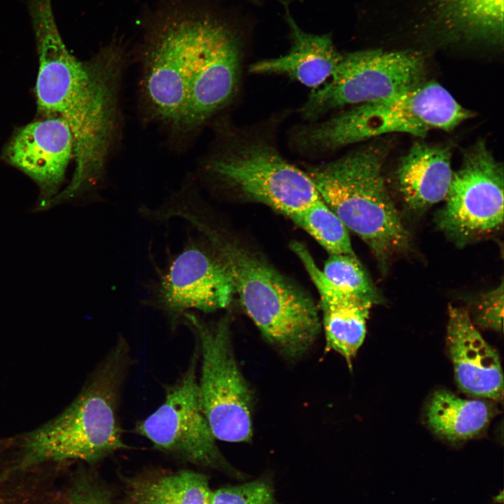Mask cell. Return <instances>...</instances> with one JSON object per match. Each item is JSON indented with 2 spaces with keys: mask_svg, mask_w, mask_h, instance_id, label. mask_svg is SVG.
Here are the masks:
<instances>
[{
  "mask_svg": "<svg viewBox=\"0 0 504 504\" xmlns=\"http://www.w3.org/2000/svg\"><path fill=\"white\" fill-rule=\"evenodd\" d=\"M28 8L38 56V113L64 120L74 143L73 176L51 201L52 208L83 200L104 181L120 134L123 64L118 55H99L90 61L74 56L59 32L51 0H28Z\"/></svg>",
  "mask_w": 504,
  "mask_h": 504,
  "instance_id": "cell-1",
  "label": "cell"
},
{
  "mask_svg": "<svg viewBox=\"0 0 504 504\" xmlns=\"http://www.w3.org/2000/svg\"><path fill=\"white\" fill-rule=\"evenodd\" d=\"M129 361L127 344L120 338L67 407L16 435L22 463L27 467L76 461L93 463L126 448L117 414Z\"/></svg>",
  "mask_w": 504,
  "mask_h": 504,
  "instance_id": "cell-2",
  "label": "cell"
},
{
  "mask_svg": "<svg viewBox=\"0 0 504 504\" xmlns=\"http://www.w3.org/2000/svg\"><path fill=\"white\" fill-rule=\"evenodd\" d=\"M192 225L230 275L234 293L263 337L284 357L300 358L321 330L313 300L262 258L223 237L203 218Z\"/></svg>",
  "mask_w": 504,
  "mask_h": 504,
  "instance_id": "cell-3",
  "label": "cell"
},
{
  "mask_svg": "<svg viewBox=\"0 0 504 504\" xmlns=\"http://www.w3.org/2000/svg\"><path fill=\"white\" fill-rule=\"evenodd\" d=\"M385 157L381 146H368L306 172L324 203L382 265L410 246L409 232L385 186Z\"/></svg>",
  "mask_w": 504,
  "mask_h": 504,
  "instance_id": "cell-4",
  "label": "cell"
},
{
  "mask_svg": "<svg viewBox=\"0 0 504 504\" xmlns=\"http://www.w3.org/2000/svg\"><path fill=\"white\" fill-rule=\"evenodd\" d=\"M472 116L443 86L425 80L393 97L355 105L303 128L298 140L304 148L330 150L388 133L424 137L430 130L449 132Z\"/></svg>",
  "mask_w": 504,
  "mask_h": 504,
  "instance_id": "cell-5",
  "label": "cell"
},
{
  "mask_svg": "<svg viewBox=\"0 0 504 504\" xmlns=\"http://www.w3.org/2000/svg\"><path fill=\"white\" fill-rule=\"evenodd\" d=\"M182 317L200 347V396L214 438L228 442L250 441L253 396L234 354L230 317L213 324L189 312Z\"/></svg>",
  "mask_w": 504,
  "mask_h": 504,
  "instance_id": "cell-6",
  "label": "cell"
},
{
  "mask_svg": "<svg viewBox=\"0 0 504 504\" xmlns=\"http://www.w3.org/2000/svg\"><path fill=\"white\" fill-rule=\"evenodd\" d=\"M425 77V61L411 50H369L342 56L331 77L313 89L301 112L314 119L346 106L376 102L417 86Z\"/></svg>",
  "mask_w": 504,
  "mask_h": 504,
  "instance_id": "cell-7",
  "label": "cell"
},
{
  "mask_svg": "<svg viewBox=\"0 0 504 504\" xmlns=\"http://www.w3.org/2000/svg\"><path fill=\"white\" fill-rule=\"evenodd\" d=\"M204 172L290 218L321 200L311 178L274 148L251 143L211 155Z\"/></svg>",
  "mask_w": 504,
  "mask_h": 504,
  "instance_id": "cell-8",
  "label": "cell"
},
{
  "mask_svg": "<svg viewBox=\"0 0 504 504\" xmlns=\"http://www.w3.org/2000/svg\"><path fill=\"white\" fill-rule=\"evenodd\" d=\"M198 359L197 346L184 373L167 387L163 403L139 421L135 431L158 450L196 465L225 468L200 400Z\"/></svg>",
  "mask_w": 504,
  "mask_h": 504,
  "instance_id": "cell-9",
  "label": "cell"
},
{
  "mask_svg": "<svg viewBox=\"0 0 504 504\" xmlns=\"http://www.w3.org/2000/svg\"><path fill=\"white\" fill-rule=\"evenodd\" d=\"M503 168L479 140L453 172L438 225L459 242L498 230L503 223Z\"/></svg>",
  "mask_w": 504,
  "mask_h": 504,
  "instance_id": "cell-10",
  "label": "cell"
},
{
  "mask_svg": "<svg viewBox=\"0 0 504 504\" xmlns=\"http://www.w3.org/2000/svg\"><path fill=\"white\" fill-rule=\"evenodd\" d=\"M197 20L172 22L151 41L142 64L140 97L150 120L180 132L192 76Z\"/></svg>",
  "mask_w": 504,
  "mask_h": 504,
  "instance_id": "cell-11",
  "label": "cell"
},
{
  "mask_svg": "<svg viewBox=\"0 0 504 504\" xmlns=\"http://www.w3.org/2000/svg\"><path fill=\"white\" fill-rule=\"evenodd\" d=\"M240 49L235 36L210 19L197 20L192 76L180 134L196 132L234 97L239 78Z\"/></svg>",
  "mask_w": 504,
  "mask_h": 504,
  "instance_id": "cell-12",
  "label": "cell"
},
{
  "mask_svg": "<svg viewBox=\"0 0 504 504\" xmlns=\"http://www.w3.org/2000/svg\"><path fill=\"white\" fill-rule=\"evenodd\" d=\"M190 239L159 274L155 302L173 320L190 309L212 312L227 307L234 294L225 266L211 246Z\"/></svg>",
  "mask_w": 504,
  "mask_h": 504,
  "instance_id": "cell-13",
  "label": "cell"
},
{
  "mask_svg": "<svg viewBox=\"0 0 504 504\" xmlns=\"http://www.w3.org/2000/svg\"><path fill=\"white\" fill-rule=\"evenodd\" d=\"M2 157L38 187L39 196L33 211H46L59 192L74 158L73 137L62 119L40 118L15 131Z\"/></svg>",
  "mask_w": 504,
  "mask_h": 504,
  "instance_id": "cell-14",
  "label": "cell"
},
{
  "mask_svg": "<svg viewBox=\"0 0 504 504\" xmlns=\"http://www.w3.org/2000/svg\"><path fill=\"white\" fill-rule=\"evenodd\" d=\"M447 344L455 379L462 391L476 397L502 398L503 379L499 357L463 308L449 307Z\"/></svg>",
  "mask_w": 504,
  "mask_h": 504,
  "instance_id": "cell-15",
  "label": "cell"
},
{
  "mask_svg": "<svg viewBox=\"0 0 504 504\" xmlns=\"http://www.w3.org/2000/svg\"><path fill=\"white\" fill-rule=\"evenodd\" d=\"M290 248L298 257L320 296L326 346L343 356L351 365L362 345L372 303L342 292L323 274L307 248L294 241Z\"/></svg>",
  "mask_w": 504,
  "mask_h": 504,
  "instance_id": "cell-16",
  "label": "cell"
},
{
  "mask_svg": "<svg viewBox=\"0 0 504 504\" xmlns=\"http://www.w3.org/2000/svg\"><path fill=\"white\" fill-rule=\"evenodd\" d=\"M292 38L289 51L278 57L257 62L250 67L253 74L286 75L316 89L333 74L342 55L334 46L329 34L316 35L301 29L287 14Z\"/></svg>",
  "mask_w": 504,
  "mask_h": 504,
  "instance_id": "cell-17",
  "label": "cell"
},
{
  "mask_svg": "<svg viewBox=\"0 0 504 504\" xmlns=\"http://www.w3.org/2000/svg\"><path fill=\"white\" fill-rule=\"evenodd\" d=\"M398 168L400 191L413 210L424 211L445 199L453 174L449 147L415 143Z\"/></svg>",
  "mask_w": 504,
  "mask_h": 504,
  "instance_id": "cell-18",
  "label": "cell"
},
{
  "mask_svg": "<svg viewBox=\"0 0 504 504\" xmlns=\"http://www.w3.org/2000/svg\"><path fill=\"white\" fill-rule=\"evenodd\" d=\"M206 475L190 470L127 479L121 504H210Z\"/></svg>",
  "mask_w": 504,
  "mask_h": 504,
  "instance_id": "cell-19",
  "label": "cell"
},
{
  "mask_svg": "<svg viewBox=\"0 0 504 504\" xmlns=\"http://www.w3.org/2000/svg\"><path fill=\"white\" fill-rule=\"evenodd\" d=\"M491 411L480 400L461 398L451 391H436L427 407V423L440 438L462 441L478 435L487 425Z\"/></svg>",
  "mask_w": 504,
  "mask_h": 504,
  "instance_id": "cell-20",
  "label": "cell"
},
{
  "mask_svg": "<svg viewBox=\"0 0 504 504\" xmlns=\"http://www.w3.org/2000/svg\"><path fill=\"white\" fill-rule=\"evenodd\" d=\"M436 14L470 38L499 42L503 33V0H435Z\"/></svg>",
  "mask_w": 504,
  "mask_h": 504,
  "instance_id": "cell-21",
  "label": "cell"
},
{
  "mask_svg": "<svg viewBox=\"0 0 504 504\" xmlns=\"http://www.w3.org/2000/svg\"><path fill=\"white\" fill-rule=\"evenodd\" d=\"M290 219L312 236L329 254L356 255L348 229L322 199Z\"/></svg>",
  "mask_w": 504,
  "mask_h": 504,
  "instance_id": "cell-22",
  "label": "cell"
},
{
  "mask_svg": "<svg viewBox=\"0 0 504 504\" xmlns=\"http://www.w3.org/2000/svg\"><path fill=\"white\" fill-rule=\"evenodd\" d=\"M321 271L348 295L372 304L381 302L380 295L356 255L330 254Z\"/></svg>",
  "mask_w": 504,
  "mask_h": 504,
  "instance_id": "cell-23",
  "label": "cell"
},
{
  "mask_svg": "<svg viewBox=\"0 0 504 504\" xmlns=\"http://www.w3.org/2000/svg\"><path fill=\"white\" fill-rule=\"evenodd\" d=\"M210 504H276V502L269 484L256 480L212 492Z\"/></svg>",
  "mask_w": 504,
  "mask_h": 504,
  "instance_id": "cell-24",
  "label": "cell"
},
{
  "mask_svg": "<svg viewBox=\"0 0 504 504\" xmlns=\"http://www.w3.org/2000/svg\"><path fill=\"white\" fill-rule=\"evenodd\" d=\"M65 504H113L106 488L88 471H78L64 489Z\"/></svg>",
  "mask_w": 504,
  "mask_h": 504,
  "instance_id": "cell-25",
  "label": "cell"
},
{
  "mask_svg": "<svg viewBox=\"0 0 504 504\" xmlns=\"http://www.w3.org/2000/svg\"><path fill=\"white\" fill-rule=\"evenodd\" d=\"M503 281L483 294L476 308L475 322L481 327L495 331L503 330Z\"/></svg>",
  "mask_w": 504,
  "mask_h": 504,
  "instance_id": "cell-26",
  "label": "cell"
},
{
  "mask_svg": "<svg viewBox=\"0 0 504 504\" xmlns=\"http://www.w3.org/2000/svg\"><path fill=\"white\" fill-rule=\"evenodd\" d=\"M0 504H3V500H2V497H1V491H0Z\"/></svg>",
  "mask_w": 504,
  "mask_h": 504,
  "instance_id": "cell-27",
  "label": "cell"
},
{
  "mask_svg": "<svg viewBox=\"0 0 504 504\" xmlns=\"http://www.w3.org/2000/svg\"><path fill=\"white\" fill-rule=\"evenodd\" d=\"M183 204H186V203H183ZM180 205H181V204H180ZM178 206H179V205H178ZM177 206H176V207H177ZM176 208H175V209H176ZM173 216H174V211H173Z\"/></svg>",
  "mask_w": 504,
  "mask_h": 504,
  "instance_id": "cell-28",
  "label": "cell"
}]
</instances>
